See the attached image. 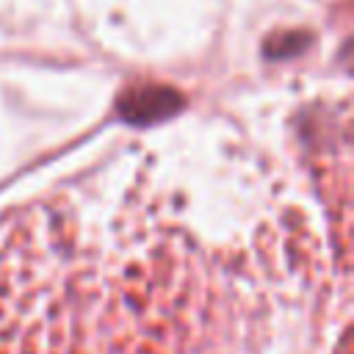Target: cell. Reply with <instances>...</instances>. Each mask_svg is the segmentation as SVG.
<instances>
[{
	"instance_id": "obj_1",
	"label": "cell",
	"mask_w": 354,
	"mask_h": 354,
	"mask_svg": "<svg viewBox=\"0 0 354 354\" xmlns=\"http://www.w3.org/2000/svg\"><path fill=\"white\" fill-rule=\"evenodd\" d=\"M218 293L196 241L119 210H25L0 243V354H202Z\"/></svg>"
},
{
	"instance_id": "obj_2",
	"label": "cell",
	"mask_w": 354,
	"mask_h": 354,
	"mask_svg": "<svg viewBox=\"0 0 354 354\" xmlns=\"http://www.w3.org/2000/svg\"><path fill=\"white\" fill-rule=\"evenodd\" d=\"M185 105V97L166 83H136L119 94L116 111L124 122L147 127L174 116Z\"/></svg>"
},
{
	"instance_id": "obj_3",
	"label": "cell",
	"mask_w": 354,
	"mask_h": 354,
	"mask_svg": "<svg viewBox=\"0 0 354 354\" xmlns=\"http://www.w3.org/2000/svg\"><path fill=\"white\" fill-rule=\"evenodd\" d=\"M307 41H310V36L304 30H279L263 44V53L268 58H290V55L301 53L307 47Z\"/></svg>"
}]
</instances>
